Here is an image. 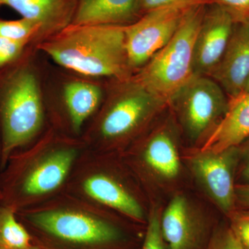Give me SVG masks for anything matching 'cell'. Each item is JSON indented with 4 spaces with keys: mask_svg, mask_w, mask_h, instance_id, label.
Masks as SVG:
<instances>
[{
    "mask_svg": "<svg viewBox=\"0 0 249 249\" xmlns=\"http://www.w3.org/2000/svg\"><path fill=\"white\" fill-rule=\"evenodd\" d=\"M143 159L159 176L167 179L178 176L180 160L175 136L168 126L160 127L151 134L144 148Z\"/></svg>",
    "mask_w": 249,
    "mask_h": 249,
    "instance_id": "17",
    "label": "cell"
},
{
    "mask_svg": "<svg viewBox=\"0 0 249 249\" xmlns=\"http://www.w3.org/2000/svg\"><path fill=\"white\" fill-rule=\"evenodd\" d=\"M229 227L243 247L249 249V209L232 211L228 215Z\"/></svg>",
    "mask_w": 249,
    "mask_h": 249,
    "instance_id": "22",
    "label": "cell"
},
{
    "mask_svg": "<svg viewBox=\"0 0 249 249\" xmlns=\"http://www.w3.org/2000/svg\"><path fill=\"white\" fill-rule=\"evenodd\" d=\"M206 249H244L231 229L227 227L219 228L213 232Z\"/></svg>",
    "mask_w": 249,
    "mask_h": 249,
    "instance_id": "23",
    "label": "cell"
},
{
    "mask_svg": "<svg viewBox=\"0 0 249 249\" xmlns=\"http://www.w3.org/2000/svg\"><path fill=\"white\" fill-rule=\"evenodd\" d=\"M76 157L74 150L64 148L51 152L31 167L16 160L3 181L1 200L17 211L29 199L55 191L65 181Z\"/></svg>",
    "mask_w": 249,
    "mask_h": 249,
    "instance_id": "5",
    "label": "cell"
},
{
    "mask_svg": "<svg viewBox=\"0 0 249 249\" xmlns=\"http://www.w3.org/2000/svg\"><path fill=\"white\" fill-rule=\"evenodd\" d=\"M206 9L195 45L194 74L211 76L222 60L235 22L219 5Z\"/></svg>",
    "mask_w": 249,
    "mask_h": 249,
    "instance_id": "10",
    "label": "cell"
},
{
    "mask_svg": "<svg viewBox=\"0 0 249 249\" xmlns=\"http://www.w3.org/2000/svg\"><path fill=\"white\" fill-rule=\"evenodd\" d=\"M206 5H195L187 10L175 35L136 77L168 106L174 95L194 75L195 45Z\"/></svg>",
    "mask_w": 249,
    "mask_h": 249,
    "instance_id": "2",
    "label": "cell"
},
{
    "mask_svg": "<svg viewBox=\"0 0 249 249\" xmlns=\"http://www.w3.org/2000/svg\"><path fill=\"white\" fill-rule=\"evenodd\" d=\"M83 190L88 196L135 220L143 219V212L137 199L120 183L104 174L85 178Z\"/></svg>",
    "mask_w": 249,
    "mask_h": 249,
    "instance_id": "16",
    "label": "cell"
},
{
    "mask_svg": "<svg viewBox=\"0 0 249 249\" xmlns=\"http://www.w3.org/2000/svg\"><path fill=\"white\" fill-rule=\"evenodd\" d=\"M249 76V19L236 22L222 60L211 76L229 99L240 96Z\"/></svg>",
    "mask_w": 249,
    "mask_h": 249,
    "instance_id": "11",
    "label": "cell"
},
{
    "mask_svg": "<svg viewBox=\"0 0 249 249\" xmlns=\"http://www.w3.org/2000/svg\"><path fill=\"white\" fill-rule=\"evenodd\" d=\"M238 156V147H233L219 153L199 151L191 160L198 181L227 216L235 210L234 172Z\"/></svg>",
    "mask_w": 249,
    "mask_h": 249,
    "instance_id": "9",
    "label": "cell"
},
{
    "mask_svg": "<svg viewBox=\"0 0 249 249\" xmlns=\"http://www.w3.org/2000/svg\"><path fill=\"white\" fill-rule=\"evenodd\" d=\"M101 97L99 87L88 82H71L65 87L64 98L72 126L76 132L96 110Z\"/></svg>",
    "mask_w": 249,
    "mask_h": 249,
    "instance_id": "18",
    "label": "cell"
},
{
    "mask_svg": "<svg viewBox=\"0 0 249 249\" xmlns=\"http://www.w3.org/2000/svg\"><path fill=\"white\" fill-rule=\"evenodd\" d=\"M236 203L249 209V183H242L235 186Z\"/></svg>",
    "mask_w": 249,
    "mask_h": 249,
    "instance_id": "28",
    "label": "cell"
},
{
    "mask_svg": "<svg viewBox=\"0 0 249 249\" xmlns=\"http://www.w3.org/2000/svg\"><path fill=\"white\" fill-rule=\"evenodd\" d=\"M229 11L236 22L249 19V0H209Z\"/></svg>",
    "mask_w": 249,
    "mask_h": 249,
    "instance_id": "25",
    "label": "cell"
},
{
    "mask_svg": "<svg viewBox=\"0 0 249 249\" xmlns=\"http://www.w3.org/2000/svg\"><path fill=\"white\" fill-rule=\"evenodd\" d=\"M210 4L209 0H140L141 12L144 14L152 10L172 6H192Z\"/></svg>",
    "mask_w": 249,
    "mask_h": 249,
    "instance_id": "26",
    "label": "cell"
},
{
    "mask_svg": "<svg viewBox=\"0 0 249 249\" xmlns=\"http://www.w3.org/2000/svg\"><path fill=\"white\" fill-rule=\"evenodd\" d=\"M237 147L239 155H242L243 160L241 170L242 179L245 181L244 183H249V137Z\"/></svg>",
    "mask_w": 249,
    "mask_h": 249,
    "instance_id": "27",
    "label": "cell"
},
{
    "mask_svg": "<svg viewBox=\"0 0 249 249\" xmlns=\"http://www.w3.org/2000/svg\"><path fill=\"white\" fill-rule=\"evenodd\" d=\"M190 7L172 6L152 10L124 26L126 50L132 70L145 66L169 42Z\"/></svg>",
    "mask_w": 249,
    "mask_h": 249,
    "instance_id": "8",
    "label": "cell"
},
{
    "mask_svg": "<svg viewBox=\"0 0 249 249\" xmlns=\"http://www.w3.org/2000/svg\"><path fill=\"white\" fill-rule=\"evenodd\" d=\"M28 42L0 37V67L16 60Z\"/></svg>",
    "mask_w": 249,
    "mask_h": 249,
    "instance_id": "24",
    "label": "cell"
},
{
    "mask_svg": "<svg viewBox=\"0 0 249 249\" xmlns=\"http://www.w3.org/2000/svg\"><path fill=\"white\" fill-rule=\"evenodd\" d=\"M249 137V94L242 93L230 99L225 116L199 151L219 153L238 146Z\"/></svg>",
    "mask_w": 249,
    "mask_h": 249,
    "instance_id": "14",
    "label": "cell"
},
{
    "mask_svg": "<svg viewBox=\"0 0 249 249\" xmlns=\"http://www.w3.org/2000/svg\"><path fill=\"white\" fill-rule=\"evenodd\" d=\"M0 121L3 168L16 149L35 137L43 121L38 82L30 69L18 68L6 78L0 97Z\"/></svg>",
    "mask_w": 249,
    "mask_h": 249,
    "instance_id": "3",
    "label": "cell"
},
{
    "mask_svg": "<svg viewBox=\"0 0 249 249\" xmlns=\"http://www.w3.org/2000/svg\"><path fill=\"white\" fill-rule=\"evenodd\" d=\"M229 96L217 82L207 76L194 74L169 102L181 125L193 140L213 132L227 113Z\"/></svg>",
    "mask_w": 249,
    "mask_h": 249,
    "instance_id": "4",
    "label": "cell"
},
{
    "mask_svg": "<svg viewBox=\"0 0 249 249\" xmlns=\"http://www.w3.org/2000/svg\"><path fill=\"white\" fill-rule=\"evenodd\" d=\"M141 13L140 0H78L71 24L127 26Z\"/></svg>",
    "mask_w": 249,
    "mask_h": 249,
    "instance_id": "15",
    "label": "cell"
},
{
    "mask_svg": "<svg viewBox=\"0 0 249 249\" xmlns=\"http://www.w3.org/2000/svg\"><path fill=\"white\" fill-rule=\"evenodd\" d=\"M124 83L101 122V134L109 140L125 138L137 132L168 106L137 78Z\"/></svg>",
    "mask_w": 249,
    "mask_h": 249,
    "instance_id": "7",
    "label": "cell"
},
{
    "mask_svg": "<svg viewBox=\"0 0 249 249\" xmlns=\"http://www.w3.org/2000/svg\"><path fill=\"white\" fill-rule=\"evenodd\" d=\"M12 207L0 206V247L10 249L27 248L32 245L31 236L16 217Z\"/></svg>",
    "mask_w": 249,
    "mask_h": 249,
    "instance_id": "19",
    "label": "cell"
},
{
    "mask_svg": "<svg viewBox=\"0 0 249 249\" xmlns=\"http://www.w3.org/2000/svg\"><path fill=\"white\" fill-rule=\"evenodd\" d=\"M160 227L170 249H199L205 230L201 221L192 212L186 198L177 196L160 217Z\"/></svg>",
    "mask_w": 249,
    "mask_h": 249,
    "instance_id": "12",
    "label": "cell"
},
{
    "mask_svg": "<svg viewBox=\"0 0 249 249\" xmlns=\"http://www.w3.org/2000/svg\"><path fill=\"white\" fill-rule=\"evenodd\" d=\"M27 217L41 231L73 247L101 248L121 238L120 231L110 223L80 211L51 210L34 213Z\"/></svg>",
    "mask_w": 249,
    "mask_h": 249,
    "instance_id": "6",
    "label": "cell"
},
{
    "mask_svg": "<svg viewBox=\"0 0 249 249\" xmlns=\"http://www.w3.org/2000/svg\"><path fill=\"white\" fill-rule=\"evenodd\" d=\"M0 249H10L1 248V247H0ZM19 249H40L38 248V247H35V246L31 245V246H30V247H27V248Z\"/></svg>",
    "mask_w": 249,
    "mask_h": 249,
    "instance_id": "30",
    "label": "cell"
},
{
    "mask_svg": "<svg viewBox=\"0 0 249 249\" xmlns=\"http://www.w3.org/2000/svg\"><path fill=\"white\" fill-rule=\"evenodd\" d=\"M40 36V27L24 18L17 20L0 19V37L10 40L28 41Z\"/></svg>",
    "mask_w": 249,
    "mask_h": 249,
    "instance_id": "20",
    "label": "cell"
},
{
    "mask_svg": "<svg viewBox=\"0 0 249 249\" xmlns=\"http://www.w3.org/2000/svg\"><path fill=\"white\" fill-rule=\"evenodd\" d=\"M1 6V3H0V6Z\"/></svg>",
    "mask_w": 249,
    "mask_h": 249,
    "instance_id": "32",
    "label": "cell"
},
{
    "mask_svg": "<svg viewBox=\"0 0 249 249\" xmlns=\"http://www.w3.org/2000/svg\"><path fill=\"white\" fill-rule=\"evenodd\" d=\"M37 24L40 36H52L71 25L78 0H0Z\"/></svg>",
    "mask_w": 249,
    "mask_h": 249,
    "instance_id": "13",
    "label": "cell"
},
{
    "mask_svg": "<svg viewBox=\"0 0 249 249\" xmlns=\"http://www.w3.org/2000/svg\"><path fill=\"white\" fill-rule=\"evenodd\" d=\"M142 249H170L162 233L160 216L157 210H154L149 218Z\"/></svg>",
    "mask_w": 249,
    "mask_h": 249,
    "instance_id": "21",
    "label": "cell"
},
{
    "mask_svg": "<svg viewBox=\"0 0 249 249\" xmlns=\"http://www.w3.org/2000/svg\"><path fill=\"white\" fill-rule=\"evenodd\" d=\"M124 26L71 25L40 48L60 66L90 76L129 79Z\"/></svg>",
    "mask_w": 249,
    "mask_h": 249,
    "instance_id": "1",
    "label": "cell"
},
{
    "mask_svg": "<svg viewBox=\"0 0 249 249\" xmlns=\"http://www.w3.org/2000/svg\"><path fill=\"white\" fill-rule=\"evenodd\" d=\"M242 93H248L249 94V76L247 78V82H246L245 88H244L243 92Z\"/></svg>",
    "mask_w": 249,
    "mask_h": 249,
    "instance_id": "29",
    "label": "cell"
},
{
    "mask_svg": "<svg viewBox=\"0 0 249 249\" xmlns=\"http://www.w3.org/2000/svg\"><path fill=\"white\" fill-rule=\"evenodd\" d=\"M1 193H0V200H1Z\"/></svg>",
    "mask_w": 249,
    "mask_h": 249,
    "instance_id": "31",
    "label": "cell"
}]
</instances>
